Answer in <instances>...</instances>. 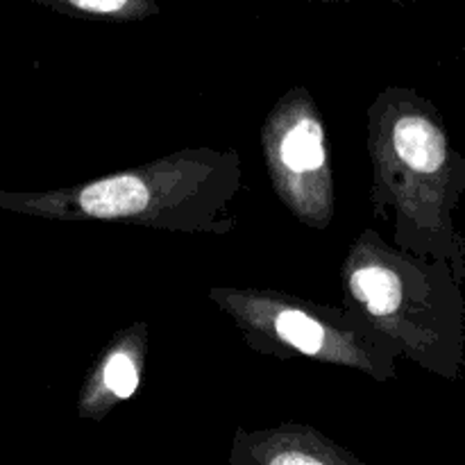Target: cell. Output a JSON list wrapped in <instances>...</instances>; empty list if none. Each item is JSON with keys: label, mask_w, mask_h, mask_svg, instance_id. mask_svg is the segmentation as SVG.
Returning a JSON list of instances; mask_svg holds the SVG:
<instances>
[{"label": "cell", "mask_w": 465, "mask_h": 465, "mask_svg": "<svg viewBox=\"0 0 465 465\" xmlns=\"http://www.w3.org/2000/svg\"><path fill=\"white\" fill-rule=\"evenodd\" d=\"M262 465H336L321 452L307 448H282L263 459Z\"/></svg>", "instance_id": "8"}, {"label": "cell", "mask_w": 465, "mask_h": 465, "mask_svg": "<svg viewBox=\"0 0 465 465\" xmlns=\"http://www.w3.org/2000/svg\"><path fill=\"white\" fill-rule=\"evenodd\" d=\"M154 180L159 177L143 175V173L104 177L77 191L75 204L84 216L91 218L141 216L157 200Z\"/></svg>", "instance_id": "2"}, {"label": "cell", "mask_w": 465, "mask_h": 465, "mask_svg": "<svg viewBox=\"0 0 465 465\" xmlns=\"http://www.w3.org/2000/svg\"><path fill=\"white\" fill-rule=\"evenodd\" d=\"M277 177L291 182H309L307 177L327 180V150L322 127L316 116L298 112L286 121L272 148H268Z\"/></svg>", "instance_id": "1"}, {"label": "cell", "mask_w": 465, "mask_h": 465, "mask_svg": "<svg viewBox=\"0 0 465 465\" xmlns=\"http://www.w3.org/2000/svg\"><path fill=\"white\" fill-rule=\"evenodd\" d=\"M272 330L277 339L284 341L307 357L330 359L336 357V339L327 331L321 321L312 318L300 309H282L272 318Z\"/></svg>", "instance_id": "4"}, {"label": "cell", "mask_w": 465, "mask_h": 465, "mask_svg": "<svg viewBox=\"0 0 465 465\" xmlns=\"http://www.w3.org/2000/svg\"><path fill=\"white\" fill-rule=\"evenodd\" d=\"M36 3L82 16L118 18V21L145 18L157 12L154 0H36Z\"/></svg>", "instance_id": "6"}, {"label": "cell", "mask_w": 465, "mask_h": 465, "mask_svg": "<svg viewBox=\"0 0 465 465\" xmlns=\"http://www.w3.org/2000/svg\"><path fill=\"white\" fill-rule=\"evenodd\" d=\"M398 157L420 175H439L448 166L450 150L443 130L425 114H407L393 127Z\"/></svg>", "instance_id": "3"}, {"label": "cell", "mask_w": 465, "mask_h": 465, "mask_svg": "<svg viewBox=\"0 0 465 465\" xmlns=\"http://www.w3.org/2000/svg\"><path fill=\"white\" fill-rule=\"evenodd\" d=\"M352 293L377 318L393 316L402 304V280L389 266H361L352 272Z\"/></svg>", "instance_id": "5"}, {"label": "cell", "mask_w": 465, "mask_h": 465, "mask_svg": "<svg viewBox=\"0 0 465 465\" xmlns=\"http://www.w3.org/2000/svg\"><path fill=\"white\" fill-rule=\"evenodd\" d=\"M103 381L118 400H127L139 389V368L125 352H114L103 371Z\"/></svg>", "instance_id": "7"}]
</instances>
